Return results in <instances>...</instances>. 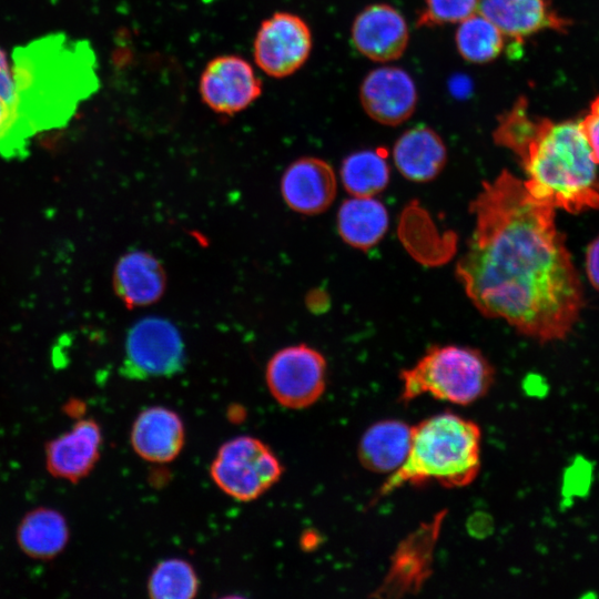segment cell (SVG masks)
Returning a JSON list of instances; mask_svg holds the SVG:
<instances>
[{
	"mask_svg": "<svg viewBox=\"0 0 599 599\" xmlns=\"http://www.w3.org/2000/svg\"><path fill=\"white\" fill-rule=\"evenodd\" d=\"M470 212L475 227L456 275L474 306L540 343L564 339L583 294L555 209L506 170L483 184Z\"/></svg>",
	"mask_w": 599,
	"mask_h": 599,
	"instance_id": "cell-1",
	"label": "cell"
},
{
	"mask_svg": "<svg viewBox=\"0 0 599 599\" xmlns=\"http://www.w3.org/2000/svg\"><path fill=\"white\" fill-rule=\"evenodd\" d=\"M14 125L0 155L21 159L37 134L68 124L99 87L95 54L85 40L52 33L14 49Z\"/></svg>",
	"mask_w": 599,
	"mask_h": 599,
	"instance_id": "cell-2",
	"label": "cell"
},
{
	"mask_svg": "<svg viewBox=\"0 0 599 599\" xmlns=\"http://www.w3.org/2000/svg\"><path fill=\"white\" fill-rule=\"evenodd\" d=\"M494 140L519 159L536 200L570 213L599 209L597 163L580 122L534 119L520 97L499 118Z\"/></svg>",
	"mask_w": 599,
	"mask_h": 599,
	"instance_id": "cell-3",
	"label": "cell"
},
{
	"mask_svg": "<svg viewBox=\"0 0 599 599\" xmlns=\"http://www.w3.org/2000/svg\"><path fill=\"white\" fill-rule=\"evenodd\" d=\"M480 444L478 425L458 415L443 413L420 422L412 428L406 460L385 480L379 496L428 481L447 488L471 484L480 469Z\"/></svg>",
	"mask_w": 599,
	"mask_h": 599,
	"instance_id": "cell-4",
	"label": "cell"
},
{
	"mask_svg": "<svg viewBox=\"0 0 599 599\" xmlns=\"http://www.w3.org/2000/svg\"><path fill=\"white\" fill-rule=\"evenodd\" d=\"M489 361L466 346H433L419 361L400 373V400L423 395L457 405H469L485 396L494 383Z\"/></svg>",
	"mask_w": 599,
	"mask_h": 599,
	"instance_id": "cell-5",
	"label": "cell"
},
{
	"mask_svg": "<svg viewBox=\"0 0 599 599\" xmlns=\"http://www.w3.org/2000/svg\"><path fill=\"white\" fill-rule=\"evenodd\" d=\"M283 467L262 440L238 436L225 441L210 467L215 485L238 501H252L278 481Z\"/></svg>",
	"mask_w": 599,
	"mask_h": 599,
	"instance_id": "cell-6",
	"label": "cell"
},
{
	"mask_svg": "<svg viewBox=\"0 0 599 599\" xmlns=\"http://www.w3.org/2000/svg\"><path fill=\"white\" fill-rule=\"evenodd\" d=\"M324 356L306 344L284 347L270 358L265 379L273 398L283 407L304 409L316 403L326 388Z\"/></svg>",
	"mask_w": 599,
	"mask_h": 599,
	"instance_id": "cell-7",
	"label": "cell"
},
{
	"mask_svg": "<svg viewBox=\"0 0 599 599\" xmlns=\"http://www.w3.org/2000/svg\"><path fill=\"white\" fill-rule=\"evenodd\" d=\"M184 358L179 329L165 318L145 317L128 333L121 369L132 379L169 377L182 369Z\"/></svg>",
	"mask_w": 599,
	"mask_h": 599,
	"instance_id": "cell-8",
	"label": "cell"
},
{
	"mask_svg": "<svg viewBox=\"0 0 599 599\" xmlns=\"http://www.w3.org/2000/svg\"><path fill=\"white\" fill-rule=\"evenodd\" d=\"M312 45V32L301 17L275 12L261 23L253 43V57L265 74L283 79L304 65Z\"/></svg>",
	"mask_w": 599,
	"mask_h": 599,
	"instance_id": "cell-9",
	"label": "cell"
},
{
	"mask_svg": "<svg viewBox=\"0 0 599 599\" xmlns=\"http://www.w3.org/2000/svg\"><path fill=\"white\" fill-rule=\"evenodd\" d=\"M446 510L423 522L397 547L373 597L396 598L419 590L432 573L434 551Z\"/></svg>",
	"mask_w": 599,
	"mask_h": 599,
	"instance_id": "cell-10",
	"label": "cell"
},
{
	"mask_svg": "<svg viewBox=\"0 0 599 599\" xmlns=\"http://www.w3.org/2000/svg\"><path fill=\"white\" fill-rule=\"evenodd\" d=\"M199 90L202 101L212 111L234 115L261 97L262 81L245 59L225 54L205 65Z\"/></svg>",
	"mask_w": 599,
	"mask_h": 599,
	"instance_id": "cell-11",
	"label": "cell"
},
{
	"mask_svg": "<svg viewBox=\"0 0 599 599\" xmlns=\"http://www.w3.org/2000/svg\"><path fill=\"white\" fill-rule=\"evenodd\" d=\"M359 99L364 111L373 120L385 125H398L414 113L417 91L406 71L396 67H383L365 77Z\"/></svg>",
	"mask_w": 599,
	"mask_h": 599,
	"instance_id": "cell-12",
	"label": "cell"
},
{
	"mask_svg": "<svg viewBox=\"0 0 599 599\" xmlns=\"http://www.w3.org/2000/svg\"><path fill=\"white\" fill-rule=\"evenodd\" d=\"M354 47L375 62L396 60L405 52L409 30L402 13L386 3L366 7L352 26Z\"/></svg>",
	"mask_w": 599,
	"mask_h": 599,
	"instance_id": "cell-13",
	"label": "cell"
},
{
	"mask_svg": "<svg viewBox=\"0 0 599 599\" xmlns=\"http://www.w3.org/2000/svg\"><path fill=\"white\" fill-rule=\"evenodd\" d=\"M336 176L326 161L303 156L292 162L281 179L285 204L300 214L316 215L328 209L336 196Z\"/></svg>",
	"mask_w": 599,
	"mask_h": 599,
	"instance_id": "cell-14",
	"label": "cell"
},
{
	"mask_svg": "<svg viewBox=\"0 0 599 599\" xmlns=\"http://www.w3.org/2000/svg\"><path fill=\"white\" fill-rule=\"evenodd\" d=\"M102 444L99 424L91 418L80 419L72 428L48 443L45 464L54 477L78 481L97 464Z\"/></svg>",
	"mask_w": 599,
	"mask_h": 599,
	"instance_id": "cell-15",
	"label": "cell"
},
{
	"mask_svg": "<svg viewBox=\"0 0 599 599\" xmlns=\"http://www.w3.org/2000/svg\"><path fill=\"white\" fill-rule=\"evenodd\" d=\"M130 440L133 450L142 459L156 464L170 463L184 446V425L174 410L152 406L136 416Z\"/></svg>",
	"mask_w": 599,
	"mask_h": 599,
	"instance_id": "cell-16",
	"label": "cell"
},
{
	"mask_svg": "<svg viewBox=\"0 0 599 599\" xmlns=\"http://www.w3.org/2000/svg\"><path fill=\"white\" fill-rule=\"evenodd\" d=\"M478 13L517 41L545 29L566 31L570 24L548 0H481Z\"/></svg>",
	"mask_w": 599,
	"mask_h": 599,
	"instance_id": "cell-17",
	"label": "cell"
},
{
	"mask_svg": "<svg viewBox=\"0 0 599 599\" xmlns=\"http://www.w3.org/2000/svg\"><path fill=\"white\" fill-rule=\"evenodd\" d=\"M113 286L128 307H142L158 302L166 287V274L161 262L151 253L132 251L120 257Z\"/></svg>",
	"mask_w": 599,
	"mask_h": 599,
	"instance_id": "cell-18",
	"label": "cell"
},
{
	"mask_svg": "<svg viewBox=\"0 0 599 599\" xmlns=\"http://www.w3.org/2000/svg\"><path fill=\"white\" fill-rule=\"evenodd\" d=\"M399 173L413 182H428L443 170L447 151L440 135L426 125L404 132L393 149Z\"/></svg>",
	"mask_w": 599,
	"mask_h": 599,
	"instance_id": "cell-19",
	"label": "cell"
},
{
	"mask_svg": "<svg viewBox=\"0 0 599 599\" xmlns=\"http://www.w3.org/2000/svg\"><path fill=\"white\" fill-rule=\"evenodd\" d=\"M412 428L396 419L373 424L358 445L357 455L363 467L382 474L396 471L408 456Z\"/></svg>",
	"mask_w": 599,
	"mask_h": 599,
	"instance_id": "cell-20",
	"label": "cell"
},
{
	"mask_svg": "<svg viewBox=\"0 0 599 599\" xmlns=\"http://www.w3.org/2000/svg\"><path fill=\"white\" fill-rule=\"evenodd\" d=\"M388 227V213L385 205L370 197L353 196L339 206L337 230L345 243L368 250L384 237Z\"/></svg>",
	"mask_w": 599,
	"mask_h": 599,
	"instance_id": "cell-21",
	"label": "cell"
},
{
	"mask_svg": "<svg viewBox=\"0 0 599 599\" xmlns=\"http://www.w3.org/2000/svg\"><path fill=\"white\" fill-rule=\"evenodd\" d=\"M17 539L20 548L28 556L51 559L67 546L69 527L65 518L58 510L37 508L22 518Z\"/></svg>",
	"mask_w": 599,
	"mask_h": 599,
	"instance_id": "cell-22",
	"label": "cell"
},
{
	"mask_svg": "<svg viewBox=\"0 0 599 599\" xmlns=\"http://www.w3.org/2000/svg\"><path fill=\"white\" fill-rule=\"evenodd\" d=\"M341 180L353 196L370 197L380 193L389 182L386 150L378 148L349 154L342 163Z\"/></svg>",
	"mask_w": 599,
	"mask_h": 599,
	"instance_id": "cell-23",
	"label": "cell"
},
{
	"mask_svg": "<svg viewBox=\"0 0 599 599\" xmlns=\"http://www.w3.org/2000/svg\"><path fill=\"white\" fill-rule=\"evenodd\" d=\"M504 37L491 21L477 12L459 22L455 40L457 50L465 60L486 63L501 53Z\"/></svg>",
	"mask_w": 599,
	"mask_h": 599,
	"instance_id": "cell-24",
	"label": "cell"
},
{
	"mask_svg": "<svg viewBox=\"0 0 599 599\" xmlns=\"http://www.w3.org/2000/svg\"><path fill=\"white\" fill-rule=\"evenodd\" d=\"M146 589L154 599H190L197 593L199 578L190 562L170 558L153 568Z\"/></svg>",
	"mask_w": 599,
	"mask_h": 599,
	"instance_id": "cell-25",
	"label": "cell"
},
{
	"mask_svg": "<svg viewBox=\"0 0 599 599\" xmlns=\"http://www.w3.org/2000/svg\"><path fill=\"white\" fill-rule=\"evenodd\" d=\"M481 0H425L416 26L436 27L456 23L478 12Z\"/></svg>",
	"mask_w": 599,
	"mask_h": 599,
	"instance_id": "cell-26",
	"label": "cell"
},
{
	"mask_svg": "<svg viewBox=\"0 0 599 599\" xmlns=\"http://www.w3.org/2000/svg\"><path fill=\"white\" fill-rule=\"evenodd\" d=\"M580 124L592 156L599 164V97L591 103L590 111Z\"/></svg>",
	"mask_w": 599,
	"mask_h": 599,
	"instance_id": "cell-27",
	"label": "cell"
},
{
	"mask_svg": "<svg viewBox=\"0 0 599 599\" xmlns=\"http://www.w3.org/2000/svg\"><path fill=\"white\" fill-rule=\"evenodd\" d=\"M0 94L14 105L12 65L2 49H0Z\"/></svg>",
	"mask_w": 599,
	"mask_h": 599,
	"instance_id": "cell-28",
	"label": "cell"
},
{
	"mask_svg": "<svg viewBox=\"0 0 599 599\" xmlns=\"http://www.w3.org/2000/svg\"><path fill=\"white\" fill-rule=\"evenodd\" d=\"M586 271L589 282L599 291V235L587 247Z\"/></svg>",
	"mask_w": 599,
	"mask_h": 599,
	"instance_id": "cell-29",
	"label": "cell"
},
{
	"mask_svg": "<svg viewBox=\"0 0 599 599\" xmlns=\"http://www.w3.org/2000/svg\"><path fill=\"white\" fill-rule=\"evenodd\" d=\"M16 121L14 106L0 94V145L10 134Z\"/></svg>",
	"mask_w": 599,
	"mask_h": 599,
	"instance_id": "cell-30",
	"label": "cell"
}]
</instances>
